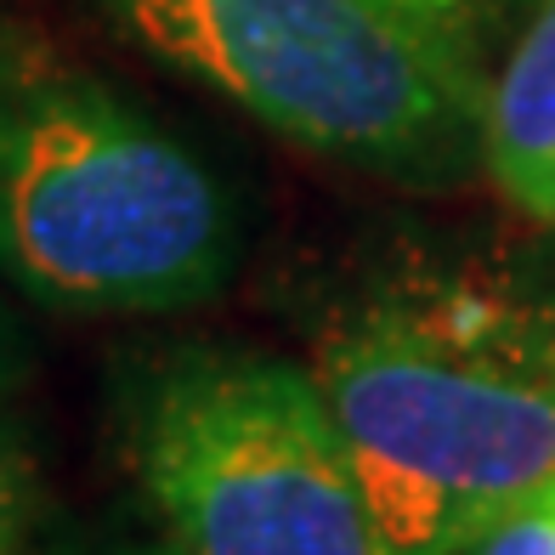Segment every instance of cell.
I'll list each match as a JSON object with an SVG mask.
<instances>
[{
  "label": "cell",
  "instance_id": "cell-1",
  "mask_svg": "<svg viewBox=\"0 0 555 555\" xmlns=\"http://www.w3.org/2000/svg\"><path fill=\"white\" fill-rule=\"evenodd\" d=\"M386 555H460L555 482V261L402 256L312 335Z\"/></svg>",
  "mask_w": 555,
  "mask_h": 555
},
{
  "label": "cell",
  "instance_id": "cell-2",
  "mask_svg": "<svg viewBox=\"0 0 555 555\" xmlns=\"http://www.w3.org/2000/svg\"><path fill=\"white\" fill-rule=\"evenodd\" d=\"M238 261L233 198L142 103L0 12V272L57 312H176Z\"/></svg>",
  "mask_w": 555,
  "mask_h": 555
},
{
  "label": "cell",
  "instance_id": "cell-3",
  "mask_svg": "<svg viewBox=\"0 0 555 555\" xmlns=\"http://www.w3.org/2000/svg\"><path fill=\"white\" fill-rule=\"evenodd\" d=\"M154 63L318 159L453 188L482 165L476 0H80Z\"/></svg>",
  "mask_w": 555,
  "mask_h": 555
},
{
  "label": "cell",
  "instance_id": "cell-4",
  "mask_svg": "<svg viewBox=\"0 0 555 555\" xmlns=\"http://www.w3.org/2000/svg\"><path fill=\"white\" fill-rule=\"evenodd\" d=\"M125 465L176 555H386L307 363L159 351L131 386Z\"/></svg>",
  "mask_w": 555,
  "mask_h": 555
},
{
  "label": "cell",
  "instance_id": "cell-5",
  "mask_svg": "<svg viewBox=\"0 0 555 555\" xmlns=\"http://www.w3.org/2000/svg\"><path fill=\"white\" fill-rule=\"evenodd\" d=\"M482 170L511 205L555 233V0L527 12L488 86Z\"/></svg>",
  "mask_w": 555,
  "mask_h": 555
},
{
  "label": "cell",
  "instance_id": "cell-6",
  "mask_svg": "<svg viewBox=\"0 0 555 555\" xmlns=\"http://www.w3.org/2000/svg\"><path fill=\"white\" fill-rule=\"evenodd\" d=\"M0 555H57L40 460L7 414H0Z\"/></svg>",
  "mask_w": 555,
  "mask_h": 555
},
{
  "label": "cell",
  "instance_id": "cell-7",
  "mask_svg": "<svg viewBox=\"0 0 555 555\" xmlns=\"http://www.w3.org/2000/svg\"><path fill=\"white\" fill-rule=\"evenodd\" d=\"M460 555H555V482L533 499H521L511 516H499Z\"/></svg>",
  "mask_w": 555,
  "mask_h": 555
},
{
  "label": "cell",
  "instance_id": "cell-8",
  "mask_svg": "<svg viewBox=\"0 0 555 555\" xmlns=\"http://www.w3.org/2000/svg\"><path fill=\"white\" fill-rule=\"evenodd\" d=\"M57 555H176L165 539L159 544H131V539H96V544H80V550H57Z\"/></svg>",
  "mask_w": 555,
  "mask_h": 555
},
{
  "label": "cell",
  "instance_id": "cell-9",
  "mask_svg": "<svg viewBox=\"0 0 555 555\" xmlns=\"http://www.w3.org/2000/svg\"><path fill=\"white\" fill-rule=\"evenodd\" d=\"M12 380V351H7V330H0V391H7Z\"/></svg>",
  "mask_w": 555,
  "mask_h": 555
},
{
  "label": "cell",
  "instance_id": "cell-10",
  "mask_svg": "<svg viewBox=\"0 0 555 555\" xmlns=\"http://www.w3.org/2000/svg\"><path fill=\"white\" fill-rule=\"evenodd\" d=\"M476 7H482V17H488V0H476ZM533 7H539V0H533Z\"/></svg>",
  "mask_w": 555,
  "mask_h": 555
}]
</instances>
